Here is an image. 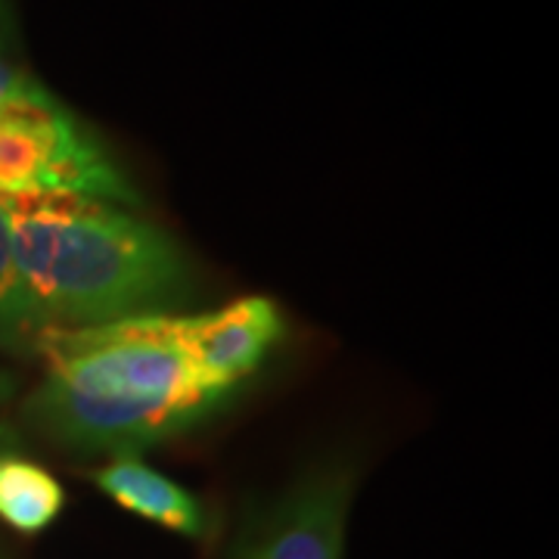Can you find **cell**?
<instances>
[{
	"instance_id": "obj_10",
	"label": "cell",
	"mask_w": 559,
	"mask_h": 559,
	"mask_svg": "<svg viewBox=\"0 0 559 559\" xmlns=\"http://www.w3.org/2000/svg\"><path fill=\"white\" fill-rule=\"evenodd\" d=\"M7 401H10V385L0 373V439H3V407H7Z\"/></svg>"
},
{
	"instance_id": "obj_1",
	"label": "cell",
	"mask_w": 559,
	"mask_h": 559,
	"mask_svg": "<svg viewBox=\"0 0 559 559\" xmlns=\"http://www.w3.org/2000/svg\"><path fill=\"white\" fill-rule=\"evenodd\" d=\"M35 352L47 377L22 417L79 454H131L190 429L221 404L197 380L175 314L47 326Z\"/></svg>"
},
{
	"instance_id": "obj_3",
	"label": "cell",
	"mask_w": 559,
	"mask_h": 559,
	"mask_svg": "<svg viewBox=\"0 0 559 559\" xmlns=\"http://www.w3.org/2000/svg\"><path fill=\"white\" fill-rule=\"evenodd\" d=\"M62 193L140 205L134 187L97 138L81 128L38 81L0 106V197Z\"/></svg>"
},
{
	"instance_id": "obj_6",
	"label": "cell",
	"mask_w": 559,
	"mask_h": 559,
	"mask_svg": "<svg viewBox=\"0 0 559 559\" xmlns=\"http://www.w3.org/2000/svg\"><path fill=\"white\" fill-rule=\"evenodd\" d=\"M97 485L119 507L156 522L162 528H171L187 538L205 535V510L200 500L134 454H121L109 466H103L97 473Z\"/></svg>"
},
{
	"instance_id": "obj_9",
	"label": "cell",
	"mask_w": 559,
	"mask_h": 559,
	"mask_svg": "<svg viewBox=\"0 0 559 559\" xmlns=\"http://www.w3.org/2000/svg\"><path fill=\"white\" fill-rule=\"evenodd\" d=\"M28 75H22V72H16L13 66L7 60H0V106L3 103H10L16 94H20L22 87L28 84Z\"/></svg>"
},
{
	"instance_id": "obj_2",
	"label": "cell",
	"mask_w": 559,
	"mask_h": 559,
	"mask_svg": "<svg viewBox=\"0 0 559 559\" xmlns=\"http://www.w3.org/2000/svg\"><path fill=\"white\" fill-rule=\"evenodd\" d=\"M0 202L22 286L47 326L165 314L190 283L178 242L124 205L62 193Z\"/></svg>"
},
{
	"instance_id": "obj_5",
	"label": "cell",
	"mask_w": 559,
	"mask_h": 559,
	"mask_svg": "<svg viewBox=\"0 0 559 559\" xmlns=\"http://www.w3.org/2000/svg\"><path fill=\"white\" fill-rule=\"evenodd\" d=\"M283 333L280 308L264 296H246L218 311L180 318V342L193 373L212 399L224 401L261 360L271 355Z\"/></svg>"
},
{
	"instance_id": "obj_8",
	"label": "cell",
	"mask_w": 559,
	"mask_h": 559,
	"mask_svg": "<svg viewBox=\"0 0 559 559\" xmlns=\"http://www.w3.org/2000/svg\"><path fill=\"white\" fill-rule=\"evenodd\" d=\"M47 330V320L40 318L22 286L20 267L13 259L10 224L0 202V348L10 352H35L38 336Z\"/></svg>"
},
{
	"instance_id": "obj_7",
	"label": "cell",
	"mask_w": 559,
	"mask_h": 559,
	"mask_svg": "<svg viewBox=\"0 0 559 559\" xmlns=\"http://www.w3.org/2000/svg\"><path fill=\"white\" fill-rule=\"evenodd\" d=\"M66 495L44 466L20 454H0V520L22 535H38L60 516Z\"/></svg>"
},
{
	"instance_id": "obj_4",
	"label": "cell",
	"mask_w": 559,
	"mask_h": 559,
	"mask_svg": "<svg viewBox=\"0 0 559 559\" xmlns=\"http://www.w3.org/2000/svg\"><path fill=\"white\" fill-rule=\"evenodd\" d=\"M352 488L345 460L320 463L246 522L230 559H342Z\"/></svg>"
}]
</instances>
